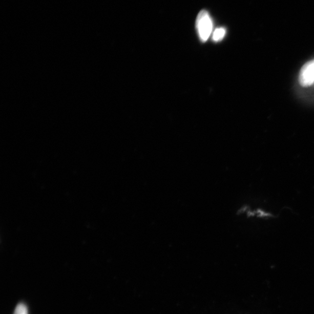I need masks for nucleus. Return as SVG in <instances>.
<instances>
[{"label":"nucleus","mask_w":314,"mask_h":314,"mask_svg":"<svg viewBox=\"0 0 314 314\" xmlns=\"http://www.w3.org/2000/svg\"><path fill=\"white\" fill-rule=\"evenodd\" d=\"M196 26L198 33L202 41L208 40L213 31L212 19L205 10L201 11L197 16Z\"/></svg>","instance_id":"1"},{"label":"nucleus","mask_w":314,"mask_h":314,"mask_svg":"<svg viewBox=\"0 0 314 314\" xmlns=\"http://www.w3.org/2000/svg\"><path fill=\"white\" fill-rule=\"evenodd\" d=\"M299 83L303 87H309L314 83V60L302 67L300 72Z\"/></svg>","instance_id":"2"},{"label":"nucleus","mask_w":314,"mask_h":314,"mask_svg":"<svg viewBox=\"0 0 314 314\" xmlns=\"http://www.w3.org/2000/svg\"><path fill=\"white\" fill-rule=\"evenodd\" d=\"M239 213L246 214L247 217H259L260 218H273L274 216L272 214L265 212L262 209H257L252 210L247 205L243 206L238 211Z\"/></svg>","instance_id":"3"},{"label":"nucleus","mask_w":314,"mask_h":314,"mask_svg":"<svg viewBox=\"0 0 314 314\" xmlns=\"http://www.w3.org/2000/svg\"><path fill=\"white\" fill-rule=\"evenodd\" d=\"M225 34L226 30L225 28H220L217 29L213 34V38L214 41L217 42L222 40L223 37H225Z\"/></svg>","instance_id":"4"},{"label":"nucleus","mask_w":314,"mask_h":314,"mask_svg":"<svg viewBox=\"0 0 314 314\" xmlns=\"http://www.w3.org/2000/svg\"><path fill=\"white\" fill-rule=\"evenodd\" d=\"M14 314H28L27 307L24 304H19L16 307Z\"/></svg>","instance_id":"5"}]
</instances>
